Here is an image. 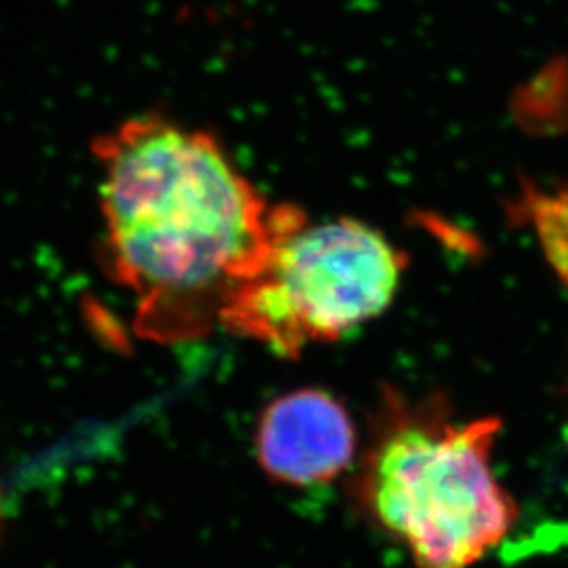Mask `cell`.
I'll return each instance as SVG.
<instances>
[{
  "label": "cell",
  "instance_id": "7a4b0ae2",
  "mask_svg": "<svg viewBox=\"0 0 568 568\" xmlns=\"http://www.w3.org/2000/svg\"><path fill=\"white\" fill-rule=\"evenodd\" d=\"M499 429L493 417L459 422L445 398L384 387L352 501L417 568H471L516 523L490 464Z\"/></svg>",
  "mask_w": 568,
  "mask_h": 568
},
{
  "label": "cell",
  "instance_id": "3957f363",
  "mask_svg": "<svg viewBox=\"0 0 568 568\" xmlns=\"http://www.w3.org/2000/svg\"><path fill=\"white\" fill-rule=\"evenodd\" d=\"M406 255L356 220L304 224L225 305L220 325L281 356L335 342L392 304Z\"/></svg>",
  "mask_w": 568,
  "mask_h": 568
},
{
  "label": "cell",
  "instance_id": "5b68a950",
  "mask_svg": "<svg viewBox=\"0 0 568 568\" xmlns=\"http://www.w3.org/2000/svg\"><path fill=\"white\" fill-rule=\"evenodd\" d=\"M520 213L535 227L549 265L568 286V185L556 190L527 187Z\"/></svg>",
  "mask_w": 568,
  "mask_h": 568
},
{
  "label": "cell",
  "instance_id": "6da1fadb",
  "mask_svg": "<svg viewBox=\"0 0 568 568\" xmlns=\"http://www.w3.org/2000/svg\"><path fill=\"white\" fill-rule=\"evenodd\" d=\"M103 264L135 300L138 333L163 344L206 335L291 230L220 142L148 114L98 138Z\"/></svg>",
  "mask_w": 568,
  "mask_h": 568
},
{
  "label": "cell",
  "instance_id": "277c9868",
  "mask_svg": "<svg viewBox=\"0 0 568 568\" xmlns=\"http://www.w3.org/2000/svg\"><path fill=\"white\" fill-rule=\"evenodd\" d=\"M356 448V427L344 403L318 387L274 398L255 434L260 466L288 487L333 483L354 464Z\"/></svg>",
  "mask_w": 568,
  "mask_h": 568
}]
</instances>
